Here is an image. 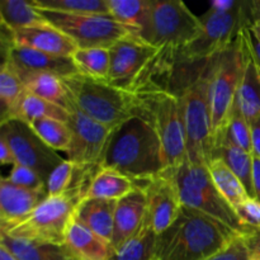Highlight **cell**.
I'll list each match as a JSON object with an SVG mask.
<instances>
[{"instance_id": "1", "label": "cell", "mask_w": 260, "mask_h": 260, "mask_svg": "<svg viewBox=\"0 0 260 260\" xmlns=\"http://www.w3.org/2000/svg\"><path fill=\"white\" fill-rule=\"evenodd\" d=\"M101 168L116 170L144 187L165 172L161 144L151 124L132 117L113 129Z\"/></svg>"}, {"instance_id": "2", "label": "cell", "mask_w": 260, "mask_h": 260, "mask_svg": "<svg viewBox=\"0 0 260 260\" xmlns=\"http://www.w3.org/2000/svg\"><path fill=\"white\" fill-rule=\"evenodd\" d=\"M238 235L220 221L183 206L177 221L157 235L155 260H206Z\"/></svg>"}, {"instance_id": "3", "label": "cell", "mask_w": 260, "mask_h": 260, "mask_svg": "<svg viewBox=\"0 0 260 260\" xmlns=\"http://www.w3.org/2000/svg\"><path fill=\"white\" fill-rule=\"evenodd\" d=\"M213 57L203 61L179 93L184 122L187 160L207 165L212 159L213 132L210 86Z\"/></svg>"}, {"instance_id": "4", "label": "cell", "mask_w": 260, "mask_h": 260, "mask_svg": "<svg viewBox=\"0 0 260 260\" xmlns=\"http://www.w3.org/2000/svg\"><path fill=\"white\" fill-rule=\"evenodd\" d=\"M74 106L101 124L114 129L136 116L135 94L108 80L74 74L62 79Z\"/></svg>"}, {"instance_id": "5", "label": "cell", "mask_w": 260, "mask_h": 260, "mask_svg": "<svg viewBox=\"0 0 260 260\" xmlns=\"http://www.w3.org/2000/svg\"><path fill=\"white\" fill-rule=\"evenodd\" d=\"M136 116L151 124L161 144L165 170H174L187 159L182 104L177 94L165 90L134 93Z\"/></svg>"}, {"instance_id": "6", "label": "cell", "mask_w": 260, "mask_h": 260, "mask_svg": "<svg viewBox=\"0 0 260 260\" xmlns=\"http://www.w3.org/2000/svg\"><path fill=\"white\" fill-rule=\"evenodd\" d=\"M85 194V190L74 189L61 196H47L28 217L0 233L12 238L63 245L76 207Z\"/></svg>"}, {"instance_id": "7", "label": "cell", "mask_w": 260, "mask_h": 260, "mask_svg": "<svg viewBox=\"0 0 260 260\" xmlns=\"http://www.w3.org/2000/svg\"><path fill=\"white\" fill-rule=\"evenodd\" d=\"M173 173L183 206L220 221L240 235L248 233L249 230L243 225L235 210L217 190L207 165L194 164L185 159Z\"/></svg>"}, {"instance_id": "8", "label": "cell", "mask_w": 260, "mask_h": 260, "mask_svg": "<svg viewBox=\"0 0 260 260\" xmlns=\"http://www.w3.org/2000/svg\"><path fill=\"white\" fill-rule=\"evenodd\" d=\"M202 23L178 0H151L147 28L141 40L156 48L184 50L197 40Z\"/></svg>"}, {"instance_id": "9", "label": "cell", "mask_w": 260, "mask_h": 260, "mask_svg": "<svg viewBox=\"0 0 260 260\" xmlns=\"http://www.w3.org/2000/svg\"><path fill=\"white\" fill-rule=\"evenodd\" d=\"M245 63L246 50L241 33L226 50L213 57L210 86L213 140L222 129L233 111Z\"/></svg>"}, {"instance_id": "10", "label": "cell", "mask_w": 260, "mask_h": 260, "mask_svg": "<svg viewBox=\"0 0 260 260\" xmlns=\"http://www.w3.org/2000/svg\"><path fill=\"white\" fill-rule=\"evenodd\" d=\"M200 37L180 51V56L188 62L210 60L229 47L241 30L250 27L249 2L240 0L239 5L229 12L208 9L202 17Z\"/></svg>"}, {"instance_id": "11", "label": "cell", "mask_w": 260, "mask_h": 260, "mask_svg": "<svg viewBox=\"0 0 260 260\" xmlns=\"http://www.w3.org/2000/svg\"><path fill=\"white\" fill-rule=\"evenodd\" d=\"M41 12L51 25L69 36L78 48H111L114 43L131 35L111 14H66L50 10Z\"/></svg>"}, {"instance_id": "12", "label": "cell", "mask_w": 260, "mask_h": 260, "mask_svg": "<svg viewBox=\"0 0 260 260\" xmlns=\"http://www.w3.org/2000/svg\"><path fill=\"white\" fill-rule=\"evenodd\" d=\"M0 137L8 142L18 164L25 165L40 174L45 182L62 157L37 136L29 123L22 119L0 122Z\"/></svg>"}, {"instance_id": "13", "label": "cell", "mask_w": 260, "mask_h": 260, "mask_svg": "<svg viewBox=\"0 0 260 260\" xmlns=\"http://www.w3.org/2000/svg\"><path fill=\"white\" fill-rule=\"evenodd\" d=\"M68 124L71 131V144L68 160L78 165L101 168L102 157L113 129L94 121L79 111L73 102L69 107Z\"/></svg>"}, {"instance_id": "14", "label": "cell", "mask_w": 260, "mask_h": 260, "mask_svg": "<svg viewBox=\"0 0 260 260\" xmlns=\"http://www.w3.org/2000/svg\"><path fill=\"white\" fill-rule=\"evenodd\" d=\"M157 50L132 35L122 38L109 48L111 71L108 81L117 88L131 91Z\"/></svg>"}, {"instance_id": "15", "label": "cell", "mask_w": 260, "mask_h": 260, "mask_svg": "<svg viewBox=\"0 0 260 260\" xmlns=\"http://www.w3.org/2000/svg\"><path fill=\"white\" fill-rule=\"evenodd\" d=\"M147 198L146 216L144 222L156 235L164 233L179 217L183 208L182 198L173 170H165L161 175L144 185Z\"/></svg>"}, {"instance_id": "16", "label": "cell", "mask_w": 260, "mask_h": 260, "mask_svg": "<svg viewBox=\"0 0 260 260\" xmlns=\"http://www.w3.org/2000/svg\"><path fill=\"white\" fill-rule=\"evenodd\" d=\"M3 60L8 61L18 74L48 73L61 79L79 74L71 57L48 55L8 42H3Z\"/></svg>"}, {"instance_id": "17", "label": "cell", "mask_w": 260, "mask_h": 260, "mask_svg": "<svg viewBox=\"0 0 260 260\" xmlns=\"http://www.w3.org/2000/svg\"><path fill=\"white\" fill-rule=\"evenodd\" d=\"M2 40L3 42L10 45L32 48L40 52L62 57H71L78 50V46L69 36L51 24L22 28L12 32L3 28Z\"/></svg>"}, {"instance_id": "18", "label": "cell", "mask_w": 260, "mask_h": 260, "mask_svg": "<svg viewBox=\"0 0 260 260\" xmlns=\"http://www.w3.org/2000/svg\"><path fill=\"white\" fill-rule=\"evenodd\" d=\"M47 197L46 190L17 187L5 178L0 180V230L24 220Z\"/></svg>"}, {"instance_id": "19", "label": "cell", "mask_w": 260, "mask_h": 260, "mask_svg": "<svg viewBox=\"0 0 260 260\" xmlns=\"http://www.w3.org/2000/svg\"><path fill=\"white\" fill-rule=\"evenodd\" d=\"M146 208V193L141 187L137 188L127 197L117 201L113 238H112L111 243L113 251L139 233L140 229L144 225Z\"/></svg>"}, {"instance_id": "20", "label": "cell", "mask_w": 260, "mask_h": 260, "mask_svg": "<svg viewBox=\"0 0 260 260\" xmlns=\"http://www.w3.org/2000/svg\"><path fill=\"white\" fill-rule=\"evenodd\" d=\"M116 207L117 201L84 198L76 207L74 220L111 244L113 238Z\"/></svg>"}, {"instance_id": "21", "label": "cell", "mask_w": 260, "mask_h": 260, "mask_svg": "<svg viewBox=\"0 0 260 260\" xmlns=\"http://www.w3.org/2000/svg\"><path fill=\"white\" fill-rule=\"evenodd\" d=\"M63 245L74 260H109L113 254L111 244L75 220L66 231Z\"/></svg>"}, {"instance_id": "22", "label": "cell", "mask_w": 260, "mask_h": 260, "mask_svg": "<svg viewBox=\"0 0 260 260\" xmlns=\"http://www.w3.org/2000/svg\"><path fill=\"white\" fill-rule=\"evenodd\" d=\"M233 109L245 117L248 122L260 117V75L258 68L251 56L249 55L248 50H246L245 70L234 101Z\"/></svg>"}, {"instance_id": "23", "label": "cell", "mask_w": 260, "mask_h": 260, "mask_svg": "<svg viewBox=\"0 0 260 260\" xmlns=\"http://www.w3.org/2000/svg\"><path fill=\"white\" fill-rule=\"evenodd\" d=\"M0 245L18 260H74L66 246L58 244L24 240L0 233Z\"/></svg>"}, {"instance_id": "24", "label": "cell", "mask_w": 260, "mask_h": 260, "mask_svg": "<svg viewBox=\"0 0 260 260\" xmlns=\"http://www.w3.org/2000/svg\"><path fill=\"white\" fill-rule=\"evenodd\" d=\"M139 188L135 180L112 169L101 168L94 175L85 198L119 201Z\"/></svg>"}, {"instance_id": "25", "label": "cell", "mask_w": 260, "mask_h": 260, "mask_svg": "<svg viewBox=\"0 0 260 260\" xmlns=\"http://www.w3.org/2000/svg\"><path fill=\"white\" fill-rule=\"evenodd\" d=\"M109 14L135 37L142 38L147 28L151 0H107Z\"/></svg>"}, {"instance_id": "26", "label": "cell", "mask_w": 260, "mask_h": 260, "mask_svg": "<svg viewBox=\"0 0 260 260\" xmlns=\"http://www.w3.org/2000/svg\"><path fill=\"white\" fill-rule=\"evenodd\" d=\"M19 76L27 93L69 109L71 99L62 79L48 73L19 74Z\"/></svg>"}, {"instance_id": "27", "label": "cell", "mask_w": 260, "mask_h": 260, "mask_svg": "<svg viewBox=\"0 0 260 260\" xmlns=\"http://www.w3.org/2000/svg\"><path fill=\"white\" fill-rule=\"evenodd\" d=\"M0 20L2 27L10 32L22 28L50 24L38 8L24 0H2Z\"/></svg>"}, {"instance_id": "28", "label": "cell", "mask_w": 260, "mask_h": 260, "mask_svg": "<svg viewBox=\"0 0 260 260\" xmlns=\"http://www.w3.org/2000/svg\"><path fill=\"white\" fill-rule=\"evenodd\" d=\"M212 157L220 159L228 165L229 169L241 180L249 196L254 198L253 189V154L233 146V145L220 142L213 146Z\"/></svg>"}, {"instance_id": "29", "label": "cell", "mask_w": 260, "mask_h": 260, "mask_svg": "<svg viewBox=\"0 0 260 260\" xmlns=\"http://www.w3.org/2000/svg\"><path fill=\"white\" fill-rule=\"evenodd\" d=\"M207 168L217 190L234 210L244 201L250 198L241 180L229 169L225 162L212 157L207 164Z\"/></svg>"}, {"instance_id": "30", "label": "cell", "mask_w": 260, "mask_h": 260, "mask_svg": "<svg viewBox=\"0 0 260 260\" xmlns=\"http://www.w3.org/2000/svg\"><path fill=\"white\" fill-rule=\"evenodd\" d=\"M25 94L24 84L18 71L8 61L3 60L0 68V102L2 122L13 118L20 99Z\"/></svg>"}, {"instance_id": "31", "label": "cell", "mask_w": 260, "mask_h": 260, "mask_svg": "<svg viewBox=\"0 0 260 260\" xmlns=\"http://www.w3.org/2000/svg\"><path fill=\"white\" fill-rule=\"evenodd\" d=\"M69 116L70 114H69L68 109L25 91V94L18 104L13 118L22 119L27 123L42 118H53L68 123Z\"/></svg>"}, {"instance_id": "32", "label": "cell", "mask_w": 260, "mask_h": 260, "mask_svg": "<svg viewBox=\"0 0 260 260\" xmlns=\"http://www.w3.org/2000/svg\"><path fill=\"white\" fill-rule=\"evenodd\" d=\"M157 235L144 222L139 233L113 251L109 260H155Z\"/></svg>"}, {"instance_id": "33", "label": "cell", "mask_w": 260, "mask_h": 260, "mask_svg": "<svg viewBox=\"0 0 260 260\" xmlns=\"http://www.w3.org/2000/svg\"><path fill=\"white\" fill-rule=\"evenodd\" d=\"M79 74L90 78L108 80L111 71L109 48H78L71 56Z\"/></svg>"}, {"instance_id": "34", "label": "cell", "mask_w": 260, "mask_h": 260, "mask_svg": "<svg viewBox=\"0 0 260 260\" xmlns=\"http://www.w3.org/2000/svg\"><path fill=\"white\" fill-rule=\"evenodd\" d=\"M220 142L240 147L245 151L253 154V142H251L250 123L238 111L233 109L222 129L218 132L213 140V146Z\"/></svg>"}, {"instance_id": "35", "label": "cell", "mask_w": 260, "mask_h": 260, "mask_svg": "<svg viewBox=\"0 0 260 260\" xmlns=\"http://www.w3.org/2000/svg\"><path fill=\"white\" fill-rule=\"evenodd\" d=\"M29 126L47 146L55 151L68 152L71 144V131L66 122L42 118L30 122Z\"/></svg>"}, {"instance_id": "36", "label": "cell", "mask_w": 260, "mask_h": 260, "mask_svg": "<svg viewBox=\"0 0 260 260\" xmlns=\"http://www.w3.org/2000/svg\"><path fill=\"white\" fill-rule=\"evenodd\" d=\"M41 10L66 14H109L107 0H32Z\"/></svg>"}, {"instance_id": "37", "label": "cell", "mask_w": 260, "mask_h": 260, "mask_svg": "<svg viewBox=\"0 0 260 260\" xmlns=\"http://www.w3.org/2000/svg\"><path fill=\"white\" fill-rule=\"evenodd\" d=\"M5 179L17 187L30 190H46V182L38 173L22 164H14ZM47 192V190H46Z\"/></svg>"}, {"instance_id": "38", "label": "cell", "mask_w": 260, "mask_h": 260, "mask_svg": "<svg viewBox=\"0 0 260 260\" xmlns=\"http://www.w3.org/2000/svg\"><path fill=\"white\" fill-rule=\"evenodd\" d=\"M251 254L249 250L244 235H238L231 243L220 251L213 254L206 260H250Z\"/></svg>"}, {"instance_id": "39", "label": "cell", "mask_w": 260, "mask_h": 260, "mask_svg": "<svg viewBox=\"0 0 260 260\" xmlns=\"http://www.w3.org/2000/svg\"><path fill=\"white\" fill-rule=\"evenodd\" d=\"M235 212L248 230H260V202L256 198L244 201Z\"/></svg>"}, {"instance_id": "40", "label": "cell", "mask_w": 260, "mask_h": 260, "mask_svg": "<svg viewBox=\"0 0 260 260\" xmlns=\"http://www.w3.org/2000/svg\"><path fill=\"white\" fill-rule=\"evenodd\" d=\"M241 35H243V40H244V43H245L246 50H248L249 55L251 56V58H253L254 62H255L256 68H258V71H259V75H260V43H259V41L256 40L255 36L253 35L250 27L244 28L243 32H241Z\"/></svg>"}, {"instance_id": "41", "label": "cell", "mask_w": 260, "mask_h": 260, "mask_svg": "<svg viewBox=\"0 0 260 260\" xmlns=\"http://www.w3.org/2000/svg\"><path fill=\"white\" fill-rule=\"evenodd\" d=\"M249 250H250L251 258L260 259V230H249L244 235Z\"/></svg>"}, {"instance_id": "42", "label": "cell", "mask_w": 260, "mask_h": 260, "mask_svg": "<svg viewBox=\"0 0 260 260\" xmlns=\"http://www.w3.org/2000/svg\"><path fill=\"white\" fill-rule=\"evenodd\" d=\"M249 123H250L251 142H253V155L260 157V117Z\"/></svg>"}, {"instance_id": "43", "label": "cell", "mask_w": 260, "mask_h": 260, "mask_svg": "<svg viewBox=\"0 0 260 260\" xmlns=\"http://www.w3.org/2000/svg\"><path fill=\"white\" fill-rule=\"evenodd\" d=\"M0 161H2L3 165H12V167L17 164V160H15L12 149L9 147L8 142L2 137H0Z\"/></svg>"}, {"instance_id": "44", "label": "cell", "mask_w": 260, "mask_h": 260, "mask_svg": "<svg viewBox=\"0 0 260 260\" xmlns=\"http://www.w3.org/2000/svg\"><path fill=\"white\" fill-rule=\"evenodd\" d=\"M253 189L254 198L260 202V157L253 155Z\"/></svg>"}, {"instance_id": "45", "label": "cell", "mask_w": 260, "mask_h": 260, "mask_svg": "<svg viewBox=\"0 0 260 260\" xmlns=\"http://www.w3.org/2000/svg\"><path fill=\"white\" fill-rule=\"evenodd\" d=\"M240 0H215L211 2V9L218 10V12H229V10L236 8Z\"/></svg>"}, {"instance_id": "46", "label": "cell", "mask_w": 260, "mask_h": 260, "mask_svg": "<svg viewBox=\"0 0 260 260\" xmlns=\"http://www.w3.org/2000/svg\"><path fill=\"white\" fill-rule=\"evenodd\" d=\"M249 15H250L251 24L255 22H260V0L249 2Z\"/></svg>"}, {"instance_id": "47", "label": "cell", "mask_w": 260, "mask_h": 260, "mask_svg": "<svg viewBox=\"0 0 260 260\" xmlns=\"http://www.w3.org/2000/svg\"><path fill=\"white\" fill-rule=\"evenodd\" d=\"M0 260H18L5 246L0 245Z\"/></svg>"}, {"instance_id": "48", "label": "cell", "mask_w": 260, "mask_h": 260, "mask_svg": "<svg viewBox=\"0 0 260 260\" xmlns=\"http://www.w3.org/2000/svg\"><path fill=\"white\" fill-rule=\"evenodd\" d=\"M250 29H251V32H253V35L255 36L256 40H258L259 43H260V22L253 23V24L250 25Z\"/></svg>"}, {"instance_id": "49", "label": "cell", "mask_w": 260, "mask_h": 260, "mask_svg": "<svg viewBox=\"0 0 260 260\" xmlns=\"http://www.w3.org/2000/svg\"><path fill=\"white\" fill-rule=\"evenodd\" d=\"M250 260H260V259H256V258H251Z\"/></svg>"}]
</instances>
